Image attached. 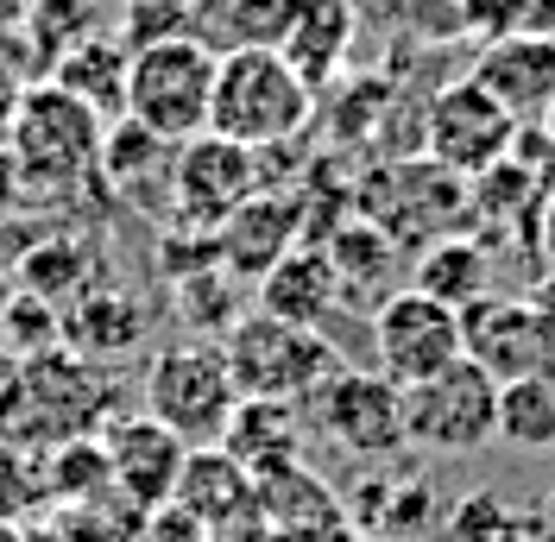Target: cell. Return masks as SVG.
I'll return each instance as SVG.
<instances>
[{
  "label": "cell",
  "instance_id": "obj_1",
  "mask_svg": "<svg viewBox=\"0 0 555 542\" xmlns=\"http://www.w3.org/2000/svg\"><path fill=\"white\" fill-rule=\"evenodd\" d=\"M102 133L107 120L95 107L64 95L57 82H33L13 107L0 152H7L13 183L26 196H57V190H76L89 170H102Z\"/></svg>",
  "mask_w": 555,
  "mask_h": 542
},
{
  "label": "cell",
  "instance_id": "obj_2",
  "mask_svg": "<svg viewBox=\"0 0 555 542\" xmlns=\"http://www.w3.org/2000/svg\"><path fill=\"white\" fill-rule=\"evenodd\" d=\"M208 102H215V51L190 33L139 38L127 51V82H120V120L139 133L183 145L208 133Z\"/></svg>",
  "mask_w": 555,
  "mask_h": 542
},
{
  "label": "cell",
  "instance_id": "obj_3",
  "mask_svg": "<svg viewBox=\"0 0 555 542\" xmlns=\"http://www.w3.org/2000/svg\"><path fill=\"white\" fill-rule=\"evenodd\" d=\"M315 114V89L284 64V51H234L215 57V102H208V133L234 139L246 152H278L297 145Z\"/></svg>",
  "mask_w": 555,
  "mask_h": 542
},
{
  "label": "cell",
  "instance_id": "obj_4",
  "mask_svg": "<svg viewBox=\"0 0 555 542\" xmlns=\"http://www.w3.org/2000/svg\"><path fill=\"white\" fill-rule=\"evenodd\" d=\"M353 215L373 221L398 253H423L449 234H467V183L442 170L436 158H391V165L366 170L353 190Z\"/></svg>",
  "mask_w": 555,
  "mask_h": 542
},
{
  "label": "cell",
  "instance_id": "obj_5",
  "mask_svg": "<svg viewBox=\"0 0 555 542\" xmlns=\"http://www.w3.org/2000/svg\"><path fill=\"white\" fill-rule=\"evenodd\" d=\"M241 410V385L215 340H171L145 366V416L165 423L183 448H215Z\"/></svg>",
  "mask_w": 555,
  "mask_h": 542
},
{
  "label": "cell",
  "instance_id": "obj_6",
  "mask_svg": "<svg viewBox=\"0 0 555 542\" xmlns=\"http://www.w3.org/2000/svg\"><path fill=\"white\" fill-rule=\"evenodd\" d=\"M221 353H228V373H234L246 404H297V398H315L347 366L315 328H291V322L259 315V309L228 328Z\"/></svg>",
  "mask_w": 555,
  "mask_h": 542
},
{
  "label": "cell",
  "instance_id": "obj_7",
  "mask_svg": "<svg viewBox=\"0 0 555 542\" xmlns=\"http://www.w3.org/2000/svg\"><path fill=\"white\" fill-rule=\"evenodd\" d=\"M253 196H259V152H246L221 133H196L171 145V183H165L171 234L215 240Z\"/></svg>",
  "mask_w": 555,
  "mask_h": 542
},
{
  "label": "cell",
  "instance_id": "obj_8",
  "mask_svg": "<svg viewBox=\"0 0 555 542\" xmlns=\"http://www.w3.org/2000/svg\"><path fill=\"white\" fill-rule=\"evenodd\" d=\"M499 436V385L461 353L449 373L404 391V441L423 454H474Z\"/></svg>",
  "mask_w": 555,
  "mask_h": 542
},
{
  "label": "cell",
  "instance_id": "obj_9",
  "mask_svg": "<svg viewBox=\"0 0 555 542\" xmlns=\"http://www.w3.org/2000/svg\"><path fill=\"white\" fill-rule=\"evenodd\" d=\"M454 360H461V309L436 304L411 284L373 309V373H385L398 391L449 373Z\"/></svg>",
  "mask_w": 555,
  "mask_h": 542
},
{
  "label": "cell",
  "instance_id": "obj_10",
  "mask_svg": "<svg viewBox=\"0 0 555 542\" xmlns=\"http://www.w3.org/2000/svg\"><path fill=\"white\" fill-rule=\"evenodd\" d=\"M518 139V120L486 95L474 76L442 82L429 107H423V158H436L442 170H454L461 183H474L499 165Z\"/></svg>",
  "mask_w": 555,
  "mask_h": 542
},
{
  "label": "cell",
  "instance_id": "obj_11",
  "mask_svg": "<svg viewBox=\"0 0 555 542\" xmlns=\"http://www.w3.org/2000/svg\"><path fill=\"white\" fill-rule=\"evenodd\" d=\"M461 353L480 366L492 385H518V378L555 373V340L530 297H499L486 291L480 304L461 309Z\"/></svg>",
  "mask_w": 555,
  "mask_h": 542
},
{
  "label": "cell",
  "instance_id": "obj_12",
  "mask_svg": "<svg viewBox=\"0 0 555 542\" xmlns=\"http://www.w3.org/2000/svg\"><path fill=\"white\" fill-rule=\"evenodd\" d=\"M315 429L360 461H391L398 448H411L404 441V391L385 373H353V366H341L315 391Z\"/></svg>",
  "mask_w": 555,
  "mask_h": 542
},
{
  "label": "cell",
  "instance_id": "obj_13",
  "mask_svg": "<svg viewBox=\"0 0 555 542\" xmlns=\"http://www.w3.org/2000/svg\"><path fill=\"white\" fill-rule=\"evenodd\" d=\"M102 461H107V479H114L139 511H158L177 492V474H183L190 448H183L165 423H152V416L139 410V416H120V423L102 429Z\"/></svg>",
  "mask_w": 555,
  "mask_h": 542
},
{
  "label": "cell",
  "instance_id": "obj_14",
  "mask_svg": "<svg viewBox=\"0 0 555 542\" xmlns=\"http://www.w3.org/2000/svg\"><path fill=\"white\" fill-rule=\"evenodd\" d=\"M467 76H474L518 127H537V120L550 114V102H555V38L550 33L492 38L480 57H474Z\"/></svg>",
  "mask_w": 555,
  "mask_h": 542
},
{
  "label": "cell",
  "instance_id": "obj_15",
  "mask_svg": "<svg viewBox=\"0 0 555 542\" xmlns=\"http://www.w3.org/2000/svg\"><path fill=\"white\" fill-rule=\"evenodd\" d=\"M304 234V203L291 196V190H272V196H253V203L215 234V266L234 271V278H266V271L297 246Z\"/></svg>",
  "mask_w": 555,
  "mask_h": 542
},
{
  "label": "cell",
  "instance_id": "obj_16",
  "mask_svg": "<svg viewBox=\"0 0 555 542\" xmlns=\"http://www.w3.org/2000/svg\"><path fill=\"white\" fill-rule=\"evenodd\" d=\"M304 0H196L183 13V33L208 44L215 57H234V51H278L291 20H297Z\"/></svg>",
  "mask_w": 555,
  "mask_h": 542
},
{
  "label": "cell",
  "instance_id": "obj_17",
  "mask_svg": "<svg viewBox=\"0 0 555 542\" xmlns=\"http://www.w3.org/2000/svg\"><path fill=\"white\" fill-rule=\"evenodd\" d=\"M259 499V486L246 474L234 454H215V448H190V461H183V474H177V492L165 505L190 511L203 530H228L234 517H246Z\"/></svg>",
  "mask_w": 555,
  "mask_h": 542
},
{
  "label": "cell",
  "instance_id": "obj_18",
  "mask_svg": "<svg viewBox=\"0 0 555 542\" xmlns=\"http://www.w3.org/2000/svg\"><path fill=\"white\" fill-rule=\"evenodd\" d=\"M335 304H341V291H335V271L322 259V246H291L259 278V315L291 322V328H315Z\"/></svg>",
  "mask_w": 555,
  "mask_h": 542
},
{
  "label": "cell",
  "instance_id": "obj_19",
  "mask_svg": "<svg viewBox=\"0 0 555 542\" xmlns=\"http://www.w3.org/2000/svg\"><path fill=\"white\" fill-rule=\"evenodd\" d=\"M486 284H492V259L467 234L436 240V246H423L411 259V291H423V297H436V304H449V309L480 304Z\"/></svg>",
  "mask_w": 555,
  "mask_h": 542
},
{
  "label": "cell",
  "instance_id": "obj_20",
  "mask_svg": "<svg viewBox=\"0 0 555 542\" xmlns=\"http://www.w3.org/2000/svg\"><path fill=\"white\" fill-rule=\"evenodd\" d=\"M38 82H57L64 95H76L82 107H95V114H120V82H127V51H114V38H82V44H69L57 64L44 69Z\"/></svg>",
  "mask_w": 555,
  "mask_h": 542
},
{
  "label": "cell",
  "instance_id": "obj_21",
  "mask_svg": "<svg viewBox=\"0 0 555 542\" xmlns=\"http://www.w3.org/2000/svg\"><path fill=\"white\" fill-rule=\"evenodd\" d=\"M347 33H353L347 0H304L278 51H284V64L315 89L322 76H335V64H341V51H347Z\"/></svg>",
  "mask_w": 555,
  "mask_h": 542
},
{
  "label": "cell",
  "instance_id": "obj_22",
  "mask_svg": "<svg viewBox=\"0 0 555 542\" xmlns=\"http://www.w3.org/2000/svg\"><path fill=\"white\" fill-rule=\"evenodd\" d=\"M322 259L335 271V291H360V278L366 284H385L391 271H398V246L373 228V221H360V215H341L328 234H322Z\"/></svg>",
  "mask_w": 555,
  "mask_h": 542
},
{
  "label": "cell",
  "instance_id": "obj_23",
  "mask_svg": "<svg viewBox=\"0 0 555 542\" xmlns=\"http://www.w3.org/2000/svg\"><path fill=\"white\" fill-rule=\"evenodd\" d=\"M499 436L524 448H550L555 441V373L499 385Z\"/></svg>",
  "mask_w": 555,
  "mask_h": 542
},
{
  "label": "cell",
  "instance_id": "obj_24",
  "mask_svg": "<svg viewBox=\"0 0 555 542\" xmlns=\"http://www.w3.org/2000/svg\"><path fill=\"white\" fill-rule=\"evenodd\" d=\"M461 26L474 38H512V33H550L555 38V0H461Z\"/></svg>",
  "mask_w": 555,
  "mask_h": 542
},
{
  "label": "cell",
  "instance_id": "obj_25",
  "mask_svg": "<svg viewBox=\"0 0 555 542\" xmlns=\"http://www.w3.org/2000/svg\"><path fill=\"white\" fill-rule=\"evenodd\" d=\"M69 328L82 335L89 353H127V347H139V328L145 322H139V309L127 297H107L102 291V297H89V304L69 315Z\"/></svg>",
  "mask_w": 555,
  "mask_h": 542
},
{
  "label": "cell",
  "instance_id": "obj_26",
  "mask_svg": "<svg viewBox=\"0 0 555 542\" xmlns=\"http://www.w3.org/2000/svg\"><path fill=\"white\" fill-rule=\"evenodd\" d=\"M20 410H26V366L0 347V429H13Z\"/></svg>",
  "mask_w": 555,
  "mask_h": 542
},
{
  "label": "cell",
  "instance_id": "obj_27",
  "mask_svg": "<svg viewBox=\"0 0 555 542\" xmlns=\"http://www.w3.org/2000/svg\"><path fill=\"white\" fill-rule=\"evenodd\" d=\"M530 234H537V253H543V271H555V190L543 196V208H537V221H530Z\"/></svg>",
  "mask_w": 555,
  "mask_h": 542
},
{
  "label": "cell",
  "instance_id": "obj_28",
  "mask_svg": "<svg viewBox=\"0 0 555 542\" xmlns=\"http://www.w3.org/2000/svg\"><path fill=\"white\" fill-rule=\"evenodd\" d=\"M537 315H543V328H550V340H555V271H543V284H537Z\"/></svg>",
  "mask_w": 555,
  "mask_h": 542
},
{
  "label": "cell",
  "instance_id": "obj_29",
  "mask_svg": "<svg viewBox=\"0 0 555 542\" xmlns=\"http://www.w3.org/2000/svg\"><path fill=\"white\" fill-rule=\"evenodd\" d=\"M26 13H33V0H0V38L20 33V26H26Z\"/></svg>",
  "mask_w": 555,
  "mask_h": 542
},
{
  "label": "cell",
  "instance_id": "obj_30",
  "mask_svg": "<svg viewBox=\"0 0 555 542\" xmlns=\"http://www.w3.org/2000/svg\"><path fill=\"white\" fill-rule=\"evenodd\" d=\"M0 542H33V530H20L13 517H0Z\"/></svg>",
  "mask_w": 555,
  "mask_h": 542
},
{
  "label": "cell",
  "instance_id": "obj_31",
  "mask_svg": "<svg viewBox=\"0 0 555 542\" xmlns=\"http://www.w3.org/2000/svg\"><path fill=\"white\" fill-rule=\"evenodd\" d=\"M537 133L550 139V152H555V102H550V114H543V120H537Z\"/></svg>",
  "mask_w": 555,
  "mask_h": 542
}]
</instances>
